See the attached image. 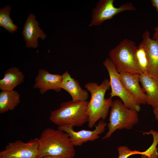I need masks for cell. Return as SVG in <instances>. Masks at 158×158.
I'll return each mask as SVG.
<instances>
[{
	"label": "cell",
	"instance_id": "obj_1",
	"mask_svg": "<svg viewBox=\"0 0 158 158\" xmlns=\"http://www.w3.org/2000/svg\"><path fill=\"white\" fill-rule=\"evenodd\" d=\"M39 157L46 156L73 158L76 152L68 134L59 129H44L38 138Z\"/></svg>",
	"mask_w": 158,
	"mask_h": 158
},
{
	"label": "cell",
	"instance_id": "obj_21",
	"mask_svg": "<svg viewBox=\"0 0 158 158\" xmlns=\"http://www.w3.org/2000/svg\"><path fill=\"white\" fill-rule=\"evenodd\" d=\"M119 156L118 158H128L134 154H140L141 152L137 150H132L126 146H121L118 148Z\"/></svg>",
	"mask_w": 158,
	"mask_h": 158
},
{
	"label": "cell",
	"instance_id": "obj_14",
	"mask_svg": "<svg viewBox=\"0 0 158 158\" xmlns=\"http://www.w3.org/2000/svg\"><path fill=\"white\" fill-rule=\"evenodd\" d=\"M61 76L60 87L70 94L72 101H87L89 97L88 92L83 89L77 80L72 78L67 71L64 72Z\"/></svg>",
	"mask_w": 158,
	"mask_h": 158
},
{
	"label": "cell",
	"instance_id": "obj_7",
	"mask_svg": "<svg viewBox=\"0 0 158 158\" xmlns=\"http://www.w3.org/2000/svg\"><path fill=\"white\" fill-rule=\"evenodd\" d=\"M114 0H100L92 10V19L89 26L101 25L105 21L112 19L116 14L122 12L136 9L130 3H126L118 7H115Z\"/></svg>",
	"mask_w": 158,
	"mask_h": 158
},
{
	"label": "cell",
	"instance_id": "obj_3",
	"mask_svg": "<svg viewBox=\"0 0 158 158\" xmlns=\"http://www.w3.org/2000/svg\"><path fill=\"white\" fill-rule=\"evenodd\" d=\"M88 102L71 100L62 103L59 108L50 111V120L58 126H82L88 121Z\"/></svg>",
	"mask_w": 158,
	"mask_h": 158
},
{
	"label": "cell",
	"instance_id": "obj_11",
	"mask_svg": "<svg viewBox=\"0 0 158 158\" xmlns=\"http://www.w3.org/2000/svg\"><path fill=\"white\" fill-rule=\"evenodd\" d=\"M119 73L121 82L137 104L140 106L147 104V95L139 84L140 75L124 71Z\"/></svg>",
	"mask_w": 158,
	"mask_h": 158
},
{
	"label": "cell",
	"instance_id": "obj_15",
	"mask_svg": "<svg viewBox=\"0 0 158 158\" xmlns=\"http://www.w3.org/2000/svg\"><path fill=\"white\" fill-rule=\"evenodd\" d=\"M141 87L147 97V104L154 108L158 106V80L148 74L140 75Z\"/></svg>",
	"mask_w": 158,
	"mask_h": 158
},
{
	"label": "cell",
	"instance_id": "obj_23",
	"mask_svg": "<svg viewBox=\"0 0 158 158\" xmlns=\"http://www.w3.org/2000/svg\"><path fill=\"white\" fill-rule=\"evenodd\" d=\"M151 2L153 6L155 8L157 11L158 12V0H151Z\"/></svg>",
	"mask_w": 158,
	"mask_h": 158
},
{
	"label": "cell",
	"instance_id": "obj_13",
	"mask_svg": "<svg viewBox=\"0 0 158 158\" xmlns=\"http://www.w3.org/2000/svg\"><path fill=\"white\" fill-rule=\"evenodd\" d=\"M61 79V75L50 73L44 69H40L35 78L33 87L34 89H39L41 94L50 90L59 92L62 89L60 87Z\"/></svg>",
	"mask_w": 158,
	"mask_h": 158
},
{
	"label": "cell",
	"instance_id": "obj_18",
	"mask_svg": "<svg viewBox=\"0 0 158 158\" xmlns=\"http://www.w3.org/2000/svg\"><path fill=\"white\" fill-rule=\"evenodd\" d=\"M11 6L6 5L0 9V26L3 27L9 32L13 33L17 31L19 28L13 23L10 14Z\"/></svg>",
	"mask_w": 158,
	"mask_h": 158
},
{
	"label": "cell",
	"instance_id": "obj_5",
	"mask_svg": "<svg viewBox=\"0 0 158 158\" xmlns=\"http://www.w3.org/2000/svg\"><path fill=\"white\" fill-rule=\"evenodd\" d=\"M110 108L108 131L103 139L109 138L116 130L131 129L139 121L138 112L127 108L121 100L113 101Z\"/></svg>",
	"mask_w": 158,
	"mask_h": 158
},
{
	"label": "cell",
	"instance_id": "obj_4",
	"mask_svg": "<svg viewBox=\"0 0 158 158\" xmlns=\"http://www.w3.org/2000/svg\"><path fill=\"white\" fill-rule=\"evenodd\" d=\"M137 48L135 42L125 38L109 53L110 59L117 71H124L140 75L142 73L136 59Z\"/></svg>",
	"mask_w": 158,
	"mask_h": 158
},
{
	"label": "cell",
	"instance_id": "obj_19",
	"mask_svg": "<svg viewBox=\"0 0 158 158\" xmlns=\"http://www.w3.org/2000/svg\"><path fill=\"white\" fill-rule=\"evenodd\" d=\"M136 56L139 68L142 73L149 75V64L145 49L140 43L137 46Z\"/></svg>",
	"mask_w": 158,
	"mask_h": 158
},
{
	"label": "cell",
	"instance_id": "obj_20",
	"mask_svg": "<svg viewBox=\"0 0 158 158\" xmlns=\"http://www.w3.org/2000/svg\"><path fill=\"white\" fill-rule=\"evenodd\" d=\"M144 134H151L153 137V142L151 145L146 150L141 152V158H158V150L157 145L158 144V132L152 130Z\"/></svg>",
	"mask_w": 158,
	"mask_h": 158
},
{
	"label": "cell",
	"instance_id": "obj_8",
	"mask_svg": "<svg viewBox=\"0 0 158 158\" xmlns=\"http://www.w3.org/2000/svg\"><path fill=\"white\" fill-rule=\"evenodd\" d=\"M39 156L38 138L27 142L19 140L10 142L0 152V158H38Z\"/></svg>",
	"mask_w": 158,
	"mask_h": 158
},
{
	"label": "cell",
	"instance_id": "obj_6",
	"mask_svg": "<svg viewBox=\"0 0 158 158\" xmlns=\"http://www.w3.org/2000/svg\"><path fill=\"white\" fill-rule=\"evenodd\" d=\"M103 64L107 69L109 76L111 89L110 97L112 98L118 97L127 108L139 111L140 110V106L137 104L134 97L123 85L120 80L119 73L116 70L109 58L105 59Z\"/></svg>",
	"mask_w": 158,
	"mask_h": 158
},
{
	"label": "cell",
	"instance_id": "obj_17",
	"mask_svg": "<svg viewBox=\"0 0 158 158\" xmlns=\"http://www.w3.org/2000/svg\"><path fill=\"white\" fill-rule=\"evenodd\" d=\"M20 95L14 90H2L0 93V113L13 110L20 102Z\"/></svg>",
	"mask_w": 158,
	"mask_h": 158
},
{
	"label": "cell",
	"instance_id": "obj_25",
	"mask_svg": "<svg viewBox=\"0 0 158 158\" xmlns=\"http://www.w3.org/2000/svg\"><path fill=\"white\" fill-rule=\"evenodd\" d=\"M38 158H68L66 157H58L51 156H44L42 157H39Z\"/></svg>",
	"mask_w": 158,
	"mask_h": 158
},
{
	"label": "cell",
	"instance_id": "obj_16",
	"mask_svg": "<svg viewBox=\"0 0 158 158\" xmlns=\"http://www.w3.org/2000/svg\"><path fill=\"white\" fill-rule=\"evenodd\" d=\"M25 77L18 68H10L6 71L3 78L0 80V89L1 91L13 90L24 81Z\"/></svg>",
	"mask_w": 158,
	"mask_h": 158
},
{
	"label": "cell",
	"instance_id": "obj_10",
	"mask_svg": "<svg viewBox=\"0 0 158 158\" xmlns=\"http://www.w3.org/2000/svg\"><path fill=\"white\" fill-rule=\"evenodd\" d=\"M22 34L26 42V47L30 49L36 48L38 46L39 38L44 40L47 37L46 34L39 26L35 16L32 13L26 18Z\"/></svg>",
	"mask_w": 158,
	"mask_h": 158
},
{
	"label": "cell",
	"instance_id": "obj_12",
	"mask_svg": "<svg viewBox=\"0 0 158 158\" xmlns=\"http://www.w3.org/2000/svg\"><path fill=\"white\" fill-rule=\"evenodd\" d=\"M141 42L144 47L149 64V75L158 80V41L150 37L146 30L142 35Z\"/></svg>",
	"mask_w": 158,
	"mask_h": 158
},
{
	"label": "cell",
	"instance_id": "obj_24",
	"mask_svg": "<svg viewBox=\"0 0 158 158\" xmlns=\"http://www.w3.org/2000/svg\"><path fill=\"white\" fill-rule=\"evenodd\" d=\"M153 112L156 119L158 121V106L153 108Z\"/></svg>",
	"mask_w": 158,
	"mask_h": 158
},
{
	"label": "cell",
	"instance_id": "obj_9",
	"mask_svg": "<svg viewBox=\"0 0 158 158\" xmlns=\"http://www.w3.org/2000/svg\"><path fill=\"white\" fill-rule=\"evenodd\" d=\"M107 123L100 120L93 130H82L75 131L73 128L69 126H58L57 129L63 131L68 135L71 143L74 146H81L88 141H93L99 138V135L103 133Z\"/></svg>",
	"mask_w": 158,
	"mask_h": 158
},
{
	"label": "cell",
	"instance_id": "obj_22",
	"mask_svg": "<svg viewBox=\"0 0 158 158\" xmlns=\"http://www.w3.org/2000/svg\"><path fill=\"white\" fill-rule=\"evenodd\" d=\"M154 30L155 32L152 38L158 41V25L155 28Z\"/></svg>",
	"mask_w": 158,
	"mask_h": 158
},
{
	"label": "cell",
	"instance_id": "obj_2",
	"mask_svg": "<svg viewBox=\"0 0 158 158\" xmlns=\"http://www.w3.org/2000/svg\"><path fill=\"white\" fill-rule=\"evenodd\" d=\"M84 87L91 95L87 107L88 126L92 128L100 119L104 121L107 117L113 102L112 98H105L106 92L111 88L110 80L104 79L100 85L94 82L85 84Z\"/></svg>",
	"mask_w": 158,
	"mask_h": 158
}]
</instances>
